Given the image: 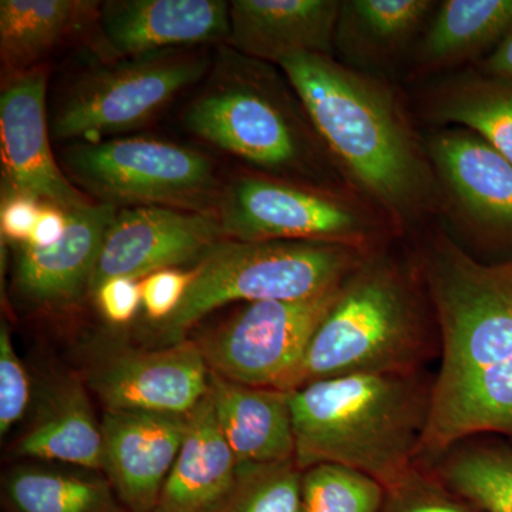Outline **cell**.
Wrapping results in <instances>:
<instances>
[{
    "label": "cell",
    "instance_id": "15",
    "mask_svg": "<svg viewBox=\"0 0 512 512\" xmlns=\"http://www.w3.org/2000/svg\"><path fill=\"white\" fill-rule=\"evenodd\" d=\"M188 416L106 410L104 474L128 512H154L187 433Z\"/></svg>",
    "mask_w": 512,
    "mask_h": 512
},
{
    "label": "cell",
    "instance_id": "25",
    "mask_svg": "<svg viewBox=\"0 0 512 512\" xmlns=\"http://www.w3.org/2000/svg\"><path fill=\"white\" fill-rule=\"evenodd\" d=\"M424 107L431 120L473 131L512 163V80L461 73L433 87Z\"/></svg>",
    "mask_w": 512,
    "mask_h": 512
},
{
    "label": "cell",
    "instance_id": "7",
    "mask_svg": "<svg viewBox=\"0 0 512 512\" xmlns=\"http://www.w3.org/2000/svg\"><path fill=\"white\" fill-rule=\"evenodd\" d=\"M63 164L87 197L117 210L168 207L215 214L221 192L210 158L157 138L74 143L64 150Z\"/></svg>",
    "mask_w": 512,
    "mask_h": 512
},
{
    "label": "cell",
    "instance_id": "35",
    "mask_svg": "<svg viewBox=\"0 0 512 512\" xmlns=\"http://www.w3.org/2000/svg\"><path fill=\"white\" fill-rule=\"evenodd\" d=\"M42 202L29 195L10 192L3 198L2 212H0V227L3 237L25 244L39 217Z\"/></svg>",
    "mask_w": 512,
    "mask_h": 512
},
{
    "label": "cell",
    "instance_id": "29",
    "mask_svg": "<svg viewBox=\"0 0 512 512\" xmlns=\"http://www.w3.org/2000/svg\"><path fill=\"white\" fill-rule=\"evenodd\" d=\"M302 477L295 460L239 464L231 490L208 512H301Z\"/></svg>",
    "mask_w": 512,
    "mask_h": 512
},
{
    "label": "cell",
    "instance_id": "6",
    "mask_svg": "<svg viewBox=\"0 0 512 512\" xmlns=\"http://www.w3.org/2000/svg\"><path fill=\"white\" fill-rule=\"evenodd\" d=\"M423 279L439 323L443 390L512 359V259L478 262L446 235L424 249Z\"/></svg>",
    "mask_w": 512,
    "mask_h": 512
},
{
    "label": "cell",
    "instance_id": "31",
    "mask_svg": "<svg viewBox=\"0 0 512 512\" xmlns=\"http://www.w3.org/2000/svg\"><path fill=\"white\" fill-rule=\"evenodd\" d=\"M30 379L13 346L8 325L0 328V434L5 436L30 403Z\"/></svg>",
    "mask_w": 512,
    "mask_h": 512
},
{
    "label": "cell",
    "instance_id": "10",
    "mask_svg": "<svg viewBox=\"0 0 512 512\" xmlns=\"http://www.w3.org/2000/svg\"><path fill=\"white\" fill-rule=\"evenodd\" d=\"M247 303L198 340L211 372L232 382L292 392L312 338L339 295Z\"/></svg>",
    "mask_w": 512,
    "mask_h": 512
},
{
    "label": "cell",
    "instance_id": "24",
    "mask_svg": "<svg viewBox=\"0 0 512 512\" xmlns=\"http://www.w3.org/2000/svg\"><path fill=\"white\" fill-rule=\"evenodd\" d=\"M434 5L430 0L340 2L335 49L359 66H379L406 49Z\"/></svg>",
    "mask_w": 512,
    "mask_h": 512
},
{
    "label": "cell",
    "instance_id": "9",
    "mask_svg": "<svg viewBox=\"0 0 512 512\" xmlns=\"http://www.w3.org/2000/svg\"><path fill=\"white\" fill-rule=\"evenodd\" d=\"M225 239L325 242L370 252L376 227L365 212L323 188L268 175H239L215 208Z\"/></svg>",
    "mask_w": 512,
    "mask_h": 512
},
{
    "label": "cell",
    "instance_id": "14",
    "mask_svg": "<svg viewBox=\"0 0 512 512\" xmlns=\"http://www.w3.org/2000/svg\"><path fill=\"white\" fill-rule=\"evenodd\" d=\"M424 144L441 197L485 237L512 242L511 161L467 128H447Z\"/></svg>",
    "mask_w": 512,
    "mask_h": 512
},
{
    "label": "cell",
    "instance_id": "11",
    "mask_svg": "<svg viewBox=\"0 0 512 512\" xmlns=\"http://www.w3.org/2000/svg\"><path fill=\"white\" fill-rule=\"evenodd\" d=\"M217 215L168 207L117 210L107 228L89 293L113 278L141 279L202 261L224 241Z\"/></svg>",
    "mask_w": 512,
    "mask_h": 512
},
{
    "label": "cell",
    "instance_id": "19",
    "mask_svg": "<svg viewBox=\"0 0 512 512\" xmlns=\"http://www.w3.org/2000/svg\"><path fill=\"white\" fill-rule=\"evenodd\" d=\"M208 394L239 464L295 460L291 392L232 382L210 370Z\"/></svg>",
    "mask_w": 512,
    "mask_h": 512
},
{
    "label": "cell",
    "instance_id": "23",
    "mask_svg": "<svg viewBox=\"0 0 512 512\" xmlns=\"http://www.w3.org/2000/svg\"><path fill=\"white\" fill-rule=\"evenodd\" d=\"M512 29V0H446L417 50L423 72H439L495 50Z\"/></svg>",
    "mask_w": 512,
    "mask_h": 512
},
{
    "label": "cell",
    "instance_id": "33",
    "mask_svg": "<svg viewBox=\"0 0 512 512\" xmlns=\"http://www.w3.org/2000/svg\"><path fill=\"white\" fill-rule=\"evenodd\" d=\"M195 269L171 268L141 279L143 308L148 318L164 323L180 308L188 289L194 281Z\"/></svg>",
    "mask_w": 512,
    "mask_h": 512
},
{
    "label": "cell",
    "instance_id": "5",
    "mask_svg": "<svg viewBox=\"0 0 512 512\" xmlns=\"http://www.w3.org/2000/svg\"><path fill=\"white\" fill-rule=\"evenodd\" d=\"M370 252L325 242L224 239L198 262L184 301L163 335L177 338L215 309L234 302L296 301L336 288Z\"/></svg>",
    "mask_w": 512,
    "mask_h": 512
},
{
    "label": "cell",
    "instance_id": "17",
    "mask_svg": "<svg viewBox=\"0 0 512 512\" xmlns=\"http://www.w3.org/2000/svg\"><path fill=\"white\" fill-rule=\"evenodd\" d=\"M340 2L234 0L229 2L227 46L262 63L293 56H333Z\"/></svg>",
    "mask_w": 512,
    "mask_h": 512
},
{
    "label": "cell",
    "instance_id": "20",
    "mask_svg": "<svg viewBox=\"0 0 512 512\" xmlns=\"http://www.w3.org/2000/svg\"><path fill=\"white\" fill-rule=\"evenodd\" d=\"M481 433L512 436V359L447 389H431L417 458L436 461L454 444Z\"/></svg>",
    "mask_w": 512,
    "mask_h": 512
},
{
    "label": "cell",
    "instance_id": "26",
    "mask_svg": "<svg viewBox=\"0 0 512 512\" xmlns=\"http://www.w3.org/2000/svg\"><path fill=\"white\" fill-rule=\"evenodd\" d=\"M99 8L100 3L79 0H2L0 56L8 77L42 66L64 37Z\"/></svg>",
    "mask_w": 512,
    "mask_h": 512
},
{
    "label": "cell",
    "instance_id": "4",
    "mask_svg": "<svg viewBox=\"0 0 512 512\" xmlns=\"http://www.w3.org/2000/svg\"><path fill=\"white\" fill-rule=\"evenodd\" d=\"M429 349L420 299L406 271L369 254L340 284L338 298L306 350L293 390L332 377L412 375Z\"/></svg>",
    "mask_w": 512,
    "mask_h": 512
},
{
    "label": "cell",
    "instance_id": "36",
    "mask_svg": "<svg viewBox=\"0 0 512 512\" xmlns=\"http://www.w3.org/2000/svg\"><path fill=\"white\" fill-rule=\"evenodd\" d=\"M67 228V212L55 205L43 204L32 234L25 245L30 247H49L62 239ZM22 245V244H20Z\"/></svg>",
    "mask_w": 512,
    "mask_h": 512
},
{
    "label": "cell",
    "instance_id": "3",
    "mask_svg": "<svg viewBox=\"0 0 512 512\" xmlns=\"http://www.w3.org/2000/svg\"><path fill=\"white\" fill-rule=\"evenodd\" d=\"M183 121L194 136L278 178L313 185L322 174L320 138L303 106L268 64L231 47L218 53Z\"/></svg>",
    "mask_w": 512,
    "mask_h": 512
},
{
    "label": "cell",
    "instance_id": "16",
    "mask_svg": "<svg viewBox=\"0 0 512 512\" xmlns=\"http://www.w3.org/2000/svg\"><path fill=\"white\" fill-rule=\"evenodd\" d=\"M101 36L121 59L227 40L225 0H110L100 3Z\"/></svg>",
    "mask_w": 512,
    "mask_h": 512
},
{
    "label": "cell",
    "instance_id": "8",
    "mask_svg": "<svg viewBox=\"0 0 512 512\" xmlns=\"http://www.w3.org/2000/svg\"><path fill=\"white\" fill-rule=\"evenodd\" d=\"M210 69V57L185 49L103 64L64 92L50 128L59 140L79 143L136 130Z\"/></svg>",
    "mask_w": 512,
    "mask_h": 512
},
{
    "label": "cell",
    "instance_id": "30",
    "mask_svg": "<svg viewBox=\"0 0 512 512\" xmlns=\"http://www.w3.org/2000/svg\"><path fill=\"white\" fill-rule=\"evenodd\" d=\"M384 503L383 485L360 471L339 464L303 471L301 512H382Z\"/></svg>",
    "mask_w": 512,
    "mask_h": 512
},
{
    "label": "cell",
    "instance_id": "2",
    "mask_svg": "<svg viewBox=\"0 0 512 512\" xmlns=\"http://www.w3.org/2000/svg\"><path fill=\"white\" fill-rule=\"evenodd\" d=\"M430 399L417 373L332 377L293 390L296 464L349 467L392 493L419 470Z\"/></svg>",
    "mask_w": 512,
    "mask_h": 512
},
{
    "label": "cell",
    "instance_id": "22",
    "mask_svg": "<svg viewBox=\"0 0 512 512\" xmlns=\"http://www.w3.org/2000/svg\"><path fill=\"white\" fill-rule=\"evenodd\" d=\"M15 454L104 473V440L86 389L67 380L20 437Z\"/></svg>",
    "mask_w": 512,
    "mask_h": 512
},
{
    "label": "cell",
    "instance_id": "34",
    "mask_svg": "<svg viewBox=\"0 0 512 512\" xmlns=\"http://www.w3.org/2000/svg\"><path fill=\"white\" fill-rule=\"evenodd\" d=\"M93 296L101 315L113 325H127L143 306L141 281L138 279H109L94 291Z\"/></svg>",
    "mask_w": 512,
    "mask_h": 512
},
{
    "label": "cell",
    "instance_id": "1",
    "mask_svg": "<svg viewBox=\"0 0 512 512\" xmlns=\"http://www.w3.org/2000/svg\"><path fill=\"white\" fill-rule=\"evenodd\" d=\"M279 67L326 151L393 222L417 224L439 207L426 144L389 86L333 56H293Z\"/></svg>",
    "mask_w": 512,
    "mask_h": 512
},
{
    "label": "cell",
    "instance_id": "12",
    "mask_svg": "<svg viewBox=\"0 0 512 512\" xmlns=\"http://www.w3.org/2000/svg\"><path fill=\"white\" fill-rule=\"evenodd\" d=\"M49 67L8 77L0 94V150L3 175L12 192L29 195L64 212L90 201L60 170L53 157L47 123Z\"/></svg>",
    "mask_w": 512,
    "mask_h": 512
},
{
    "label": "cell",
    "instance_id": "27",
    "mask_svg": "<svg viewBox=\"0 0 512 512\" xmlns=\"http://www.w3.org/2000/svg\"><path fill=\"white\" fill-rule=\"evenodd\" d=\"M2 504L3 512H128L109 478L84 468H12L3 477Z\"/></svg>",
    "mask_w": 512,
    "mask_h": 512
},
{
    "label": "cell",
    "instance_id": "18",
    "mask_svg": "<svg viewBox=\"0 0 512 512\" xmlns=\"http://www.w3.org/2000/svg\"><path fill=\"white\" fill-rule=\"evenodd\" d=\"M116 214L113 205L93 202L67 212L66 231L56 244L20 245L13 278L15 292L37 305L70 302L89 292L104 235Z\"/></svg>",
    "mask_w": 512,
    "mask_h": 512
},
{
    "label": "cell",
    "instance_id": "28",
    "mask_svg": "<svg viewBox=\"0 0 512 512\" xmlns=\"http://www.w3.org/2000/svg\"><path fill=\"white\" fill-rule=\"evenodd\" d=\"M426 471L448 493L483 512H512V450L463 440Z\"/></svg>",
    "mask_w": 512,
    "mask_h": 512
},
{
    "label": "cell",
    "instance_id": "37",
    "mask_svg": "<svg viewBox=\"0 0 512 512\" xmlns=\"http://www.w3.org/2000/svg\"><path fill=\"white\" fill-rule=\"evenodd\" d=\"M478 70L491 76L512 80V29L503 42L495 47L494 52L480 63Z\"/></svg>",
    "mask_w": 512,
    "mask_h": 512
},
{
    "label": "cell",
    "instance_id": "32",
    "mask_svg": "<svg viewBox=\"0 0 512 512\" xmlns=\"http://www.w3.org/2000/svg\"><path fill=\"white\" fill-rule=\"evenodd\" d=\"M382 512H483L456 495L448 493L423 470L386 494Z\"/></svg>",
    "mask_w": 512,
    "mask_h": 512
},
{
    "label": "cell",
    "instance_id": "13",
    "mask_svg": "<svg viewBox=\"0 0 512 512\" xmlns=\"http://www.w3.org/2000/svg\"><path fill=\"white\" fill-rule=\"evenodd\" d=\"M89 386L107 410L188 416L210 392V367L197 342L183 340L107 357Z\"/></svg>",
    "mask_w": 512,
    "mask_h": 512
},
{
    "label": "cell",
    "instance_id": "21",
    "mask_svg": "<svg viewBox=\"0 0 512 512\" xmlns=\"http://www.w3.org/2000/svg\"><path fill=\"white\" fill-rule=\"evenodd\" d=\"M239 461L207 394L190 414L183 446L154 512H208L231 490Z\"/></svg>",
    "mask_w": 512,
    "mask_h": 512
}]
</instances>
